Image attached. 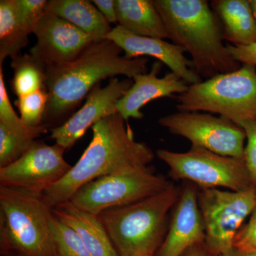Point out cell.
<instances>
[{
    "instance_id": "obj_3",
    "label": "cell",
    "mask_w": 256,
    "mask_h": 256,
    "mask_svg": "<svg viewBox=\"0 0 256 256\" xmlns=\"http://www.w3.org/2000/svg\"><path fill=\"white\" fill-rule=\"evenodd\" d=\"M168 36L192 56L194 69L210 79L242 66L224 44L218 18L206 0H154Z\"/></svg>"
},
{
    "instance_id": "obj_23",
    "label": "cell",
    "mask_w": 256,
    "mask_h": 256,
    "mask_svg": "<svg viewBox=\"0 0 256 256\" xmlns=\"http://www.w3.org/2000/svg\"><path fill=\"white\" fill-rule=\"evenodd\" d=\"M37 138L15 132L0 124V168L20 159L34 144Z\"/></svg>"
},
{
    "instance_id": "obj_19",
    "label": "cell",
    "mask_w": 256,
    "mask_h": 256,
    "mask_svg": "<svg viewBox=\"0 0 256 256\" xmlns=\"http://www.w3.org/2000/svg\"><path fill=\"white\" fill-rule=\"evenodd\" d=\"M119 26L139 36L169 38L154 0H114Z\"/></svg>"
},
{
    "instance_id": "obj_17",
    "label": "cell",
    "mask_w": 256,
    "mask_h": 256,
    "mask_svg": "<svg viewBox=\"0 0 256 256\" xmlns=\"http://www.w3.org/2000/svg\"><path fill=\"white\" fill-rule=\"evenodd\" d=\"M52 212L78 234L92 256H118L98 216L80 210L70 201L53 207Z\"/></svg>"
},
{
    "instance_id": "obj_2",
    "label": "cell",
    "mask_w": 256,
    "mask_h": 256,
    "mask_svg": "<svg viewBox=\"0 0 256 256\" xmlns=\"http://www.w3.org/2000/svg\"><path fill=\"white\" fill-rule=\"evenodd\" d=\"M110 40L94 42L72 62L46 67L48 92L44 120H60L73 110L92 89L107 78L133 79L148 73V58H128Z\"/></svg>"
},
{
    "instance_id": "obj_9",
    "label": "cell",
    "mask_w": 256,
    "mask_h": 256,
    "mask_svg": "<svg viewBox=\"0 0 256 256\" xmlns=\"http://www.w3.org/2000/svg\"><path fill=\"white\" fill-rule=\"evenodd\" d=\"M198 201L204 224V244L218 256L234 247L236 236L256 208V188L234 192L200 188Z\"/></svg>"
},
{
    "instance_id": "obj_11",
    "label": "cell",
    "mask_w": 256,
    "mask_h": 256,
    "mask_svg": "<svg viewBox=\"0 0 256 256\" xmlns=\"http://www.w3.org/2000/svg\"><path fill=\"white\" fill-rule=\"evenodd\" d=\"M66 150L56 143L36 141L20 159L0 168V186L43 194L72 169L64 160Z\"/></svg>"
},
{
    "instance_id": "obj_20",
    "label": "cell",
    "mask_w": 256,
    "mask_h": 256,
    "mask_svg": "<svg viewBox=\"0 0 256 256\" xmlns=\"http://www.w3.org/2000/svg\"><path fill=\"white\" fill-rule=\"evenodd\" d=\"M46 11L66 20L95 42L106 40L112 28L92 1L50 0Z\"/></svg>"
},
{
    "instance_id": "obj_27",
    "label": "cell",
    "mask_w": 256,
    "mask_h": 256,
    "mask_svg": "<svg viewBox=\"0 0 256 256\" xmlns=\"http://www.w3.org/2000/svg\"><path fill=\"white\" fill-rule=\"evenodd\" d=\"M46 0H15L18 22L28 34L34 32L37 24L46 13Z\"/></svg>"
},
{
    "instance_id": "obj_24",
    "label": "cell",
    "mask_w": 256,
    "mask_h": 256,
    "mask_svg": "<svg viewBox=\"0 0 256 256\" xmlns=\"http://www.w3.org/2000/svg\"><path fill=\"white\" fill-rule=\"evenodd\" d=\"M50 228L57 256H92L78 234L54 215Z\"/></svg>"
},
{
    "instance_id": "obj_10",
    "label": "cell",
    "mask_w": 256,
    "mask_h": 256,
    "mask_svg": "<svg viewBox=\"0 0 256 256\" xmlns=\"http://www.w3.org/2000/svg\"><path fill=\"white\" fill-rule=\"evenodd\" d=\"M158 124L171 134L186 138L220 156L244 160L246 134L244 128L222 116L200 112H178L160 118Z\"/></svg>"
},
{
    "instance_id": "obj_33",
    "label": "cell",
    "mask_w": 256,
    "mask_h": 256,
    "mask_svg": "<svg viewBox=\"0 0 256 256\" xmlns=\"http://www.w3.org/2000/svg\"><path fill=\"white\" fill-rule=\"evenodd\" d=\"M218 256H256V252H245L233 247L228 252H224Z\"/></svg>"
},
{
    "instance_id": "obj_21",
    "label": "cell",
    "mask_w": 256,
    "mask_h": 256,
    "mask_svg": "<svg viewBox=\"0 0 256 256\" xmlns=\"http://www.w3.org/2000/svg\"><path fill=\"white\" fill-rule=\"evenodd\" d=\"M28 36L18 22L15 0L0 1V66L8 57L20 54L28 46Z\"/></svg>"
},
{
    "instance_id": "obj_6",
    "label": "cell",
    "mask_w": 256,
    "mask_h": 256,
    "mask_svg": "<svg viewBox=\"0 0 256 256\" xmlns=\"http://www.w3.org/2000/svg\"><path fill=\"white\" fill-rule=\"evenodd\" d=\"M173 98L178 112H210L240 126L256 118V68L242 65L234 72L190 85Z\"/></svg>"
},
{
    "instance_id": "obj_8",
    "label": "cell",
    "mask_w": 256,
    "mask_h": 256,
    "mask_svg": "<svg viewBox=\"0 0 256 256\" xmlns=\"http://www.w3.org/2000/svg\"><path fill=\"white\" fill-rule=\"evenodd\" d=\"M172 182L156 174L151 166L94 180L76 192L70 202L80 210L99 216L126 206L169 188Z\"/></svg>"
},
{
    "instance_id": "obj_28",
    "label": "cell",
    "mask_w": 256,
    "mask_h": 256,
    "mask_svg": "<svg viewBox=\"0 0 256 256\" xmlns=\"http://www.w3.org/2000/svg\"><path fill=\"white\" fill-rule=\"evenodd\" d=\"M246 134L244 161L250 175L254 188H256V118L246 121L240 124Z\"/></svg>"
},
{
    "instance_id": "obj_15",
    "label": "cell",
    "mask_w": 256,
    "mask_h": 256,
    "mask_svg": "<svg viewBox=\"0 0 256 256\" xmlns=\"http://www.w3.org/2000/svg\"><path fill=\"white\" fill-rule=\"evenodd\" d=\"M107 40L114 42L121 48L128 58L151 56L164 64L188 85L202 82L194 69L192 60L184 56L186 50L174 43L159 38L134 34L119 25L112 28Z\"/></svg>"
},
{
    "instance_id": "obj_4",
    "label": "cell",
    "mask_w": 256,
    "mask_h": 256,
    "mask_svg": "<svg viewBox=\"0 0 256 256\" xmlns=\"http://www.w3.org/2000/svg\"><path fill=\"white\" fill-rule=\"evenodd\" d=\"M181 190L174 184L98 216L118 256H154L168 232L169 212Z\"/></svg>"
},
{
    "instance_id": "obj_7",
    "label": "cell",
    "mask_w": 256,
    "mask_h": 256,
    "mask_svg": "<svg viewBox=\"0 0 256 256\" xmlns=\"http://www.w3.org/2000/svg\"><path fill=\"white\" fill-rule=\"evenodd\" d=\"M156 156L170 168V176L200 188L240 192L254 188L244 160L220 156L200 146L186 152L160 149Z\"/></svg>"
},
{
    "instance_id": "obj_14",
    "label": "cell",
    "mask_w": 256,
    "mask_h": 256,
    "mask_svg": "<svg viewBox=\"0 0 256 256\" xmlns=\"http://www.w3.org/2000/svg\"><path fill=\"white\" fill-rule=\"evenodd\" d=\"M198 192L196 186L185 182L172 212L168 232L154 256H182L190 248L204 242L206 232Z\"/></svg>"
},
{
    "instance_id": "obj_12",
    "label": "cell",
    "mask_w": 256,
    "mask_h": 256,
    "mask_svg": "<svg viewBox=\"0 0 256 256\" xmlns=\"http://www.w3.org/2000/svg\"><path fill=\"white\" fill-rule=\"evenodd\" d=\"M130 78L111 79L106 87L100 84L90 92L84 106L66 121L50 130V138L66 150L70 149L88 128L111 114H118L117 104L130 88Z\"/></svg>"
},
{
    "instance_id": "obj_13",
    "label": "cell",
    "mask_w": 256,
    "mask_h": 256,
    "mask_svg": "<svg viewBox=\"0 0 256 256\" xmlns=\"http://www.w3.org/2000/svg\"><path fill=\"white\" fill-rule=\"evenodd\" d=\"M34 34L36 43L30 54L46 67L72 62L95 42L66 20L47 11Z\"/></svg>"
},
{
    "instance_id": "obj_29",
    "label": "cell",
    "mask_w": 256,
    "mask_h": 256,
    "mask_svg": "<svg viewBox=\"0 0 256 256\" xmlns=\"http://www.w3.org/2000/svg\"><path fill=\"white\" fill-rule=\"evenodd\" d=\"M234 247L245 252H256V208L248 222L242 226L236 236Z\"/></svg>"
},
{
    "instance_id": "obj_34",
    "label": "cell",
    "mask_w": 256,
    "mask_h": 256,
    "mask_svg": "<svg viewBox=\"0 0 256 256\" xmlns=\"http://www.w3.org/2000/svg\"><path fill=\"white\" fill-rule=\"evenodd\" d=\"M250 9H252V16L256 22V0H249Z\"/></svg>"
},
{
    "instance_id": "obj_26",
    "label": "cell",
    "mask_w": 256,
    "mask_h": 256,
    "mask_svg": "<svg viewBox=\"0 0 256 256\" xmlns=\"http://www.w3.org/2000/svg\"><path fill=\"white\" fill-rule=\"evenodd\" d=\"M48 96L46 88L40 89L28 95L18 98L16 101L20 118L30 127H38L44 121Z\"/></svg>"
},
{
    "instance_id": "obj_18",
    "label": "cell",
    "mask_w": 256,
    "mask_h": 256,
    "mask_svg": "<svg viewBox=\"0 0 256 256\" xmlns=\"http://www.w3.org/2000/svg\"><path fill=\"white\" fill-rule=\"evenodd\" d=\"M218 18L224 40L234 46L256 42V22L249 0H214L210 4Z\"/></svg>"
},
{
    "instance_id": "obj_22",
    "label": "cell",
    "mask_w": 256,
    "mask_h": 256,
    "mask_svg": "<svg viewBox=\"0 0 256 256\" xmlns=\"http://www.w3.org/2000/svg\"><path fill=\"white\" fill-rule=\"evenodd\" d=\"M11 66L14 70L12 85L18 98L46 88V66L31 54L12 58Z\"/></svg>"
},
{
    "instance_id": "obj_5",
    "label": "cell",
    "mask_w": 256,
    "mask_h": 256,
    "mask_svg": "<svg viewBox=\"0 0 256 256\" xmlns=\"http://www.w3.org/2000/svg\"><path fill=\"white\" fill-rule=\"evenodd\" d=\"M52 208L42 195L0 186V248L4 256H57Z\"/></svg>"
},
{
    "instance_id": "obj_1",
    "label": "cell",
    "mask_w": 256,
    "mask_h": 256,
    "mask_svg": "<svg viewBox=\"0 0 256 256\" xmlns=\"http://www.w3.org/2000/svg\"><path fill=\"white\" fill-rule=\"evenodd\" d=\"M92 128V141L80 159L60 181L42 194L52 208L70 201L79 188L94 180L148 168L154 159L152 150L136 141L128 121L118 112Z\"/></svg>"
},
{
    "instance_id": "obj_30",
    "label": "cell",
    "mask_w": 256,
    "mask_h": 256,
    "mask_svg": "<svg viewBox=\"0 0 256 256\" xmlns=\"http://www.w3.org/2000/svg\"><path fill=\"white\" fill-rule=\"evenodd\" d=\"M227 50L234 60L240 65H249L256 68V42L242 46H234L226 43Z\"/></svg>"
},
{
    "instance_id": "obj_25",
    "label": "cell",
    "mask_w": 256,
    "mask_h": 256,
    "mask_svg": "<svg viewBox=\"0 0 256 256\" xmlns=\"http://www.w3.org/2000/svg\"><path fill=\"white\" fill-rule=\"evenodd\" d=\"M0 124L15 132L34 134L37 137L48 131V126L45 124L38 127L26 126L15 112L6 92L2 66H0Z\"/></svg>"
},
{
    "instance_id": "obj_16",
    "label": "cell",
    "mask_w": 256,
    "mask_h": 256,
    "mask_svg": "<svg viewBox=\"0 0 256 256\" xmlns=\"http://www.w3.org/2000/svg\"><path fill=\"white\" fill-rule=\"evenodd\" d=\"M162 66L158 60L152 64L149 73L139 74L133 78L132 86L117 104L118 112L126 121L142 118L144 114L141 109L150 101L173 97L188 90L190 85L172 72L160 78Z\"/></svg>"
},
{
    "instance_id": "obj_31",
    "label": "cell",
    "mask_w": 256,
    "mask_h": 256,
    "mask_svg": "<svg viewBox=\"0 0 256 256\" xmlns=\"http://www.w3.org/2000/svg\"><path fill=\"white\" fill-rule=\"evenodd\" d=\"M102 16L110 24L118 23L117 12H116L114 0H94L92 1Z\"/></svg>"
},
{
    "instance_id": "obj_32",
    "label": "cell",
    "mask_w": 256,
    "mask_h": 256,
    "mask_svg": "<svg viewBox=\"0 0 256 256\" xmlns=\"http://www.w3.org/2000/svg\"><path fill=\"white\" fill-rule=\"evenodd\" d=\"M182 256H214L212 255L206 248L204 242L196 244L184 252Z\"/></svg>"
}]
</instances>
